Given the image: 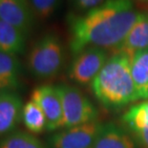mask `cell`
I'll return each instance as SVG.
<instances>
[{
    "instance_id": "6da1fadb",
    "label": "cell",
    "mask_w": 148,
    "mask_h": 148,
    "mask_svg": "<svg viewBox=\"0 0 148 148\" xmlns=\"http://www.w3.org/2000/svg\"><path fill=\"white\" fill-rule=\"evenodd\" d=\"M140 14L132 0H107L86 12L69 14L71 52L77 55L89 47L115 51L123 42Z\"/></svg>"
},
{
    "instance_id": "7a4b0ae2",
    "label": "cell",
    "mask_w": 148,
    "mask_h": 148,
    "mask_svg": "<svg viewBox=\"0 0 148 148\" xmlns=\"http://www.w3.org/2000/svg\"><path fill=\"white\" fill-rule=\"evenodd\" d=\"M130 62L128 56L116 52L91 82L94 95L105 107L119 108L138 99Z\"/></svg>"
},
{
    "instance_id": "3957f363",
    "label": "cell",
    "mask_w": 148,
    "mask_h": 148,
    "mask_svg": "<svg viewBox=\"0 0 148 148\" xmlns=\"http://www.w3.org/2000/svg\"><path fill=\"white\" fill-rule=\"evenodd\" d=\"M64 47L55 33H46L30 50L27 66L30 73L38 79L55 77L64 63Z\"/></svg>"
},
{
    "instance_id": "277c9868",
    "label": "cell",
    "mask_w": 148,
    "mask_h": 148,
    "mask_svg": "<svg viewBox=\"0 0 148 148\" xmlns=\"http://www.w3.org/2000/svg\"><path fill=\"white\" fill-rule=\"evenodd\" d=\"M63 109L64 128L96 121L97 112L93 103L77 88L67 84L56 85Z\"/></svg>"
},
{
    "instance_id": "5b68a950",
    "label": "cell",
    "mask_w": 148,
    "mask_h": 148,
    "mask_svg": "<svg viewBox=\"0 0 148 148\" xmlns=\"http://www.w3.org/2000/svg\"><path fill=\"white\" fill-rule=\"evenodd\" d=\"M108 60L106 50L89 47L75 55L68 70L69 77L78 84L91 83Z\"/></svg>"
},
{
    "instance_id": "8992f818",
    "label": "cell",
    "mask_w": 148,
    "mask_h": 148,
    "mask_svg": "<svg viewBox=\"0 0 148 148\" xmlns=\"http://www.w3.org/2000/svg\"><path fill=\"white\" fill-rule=\"evenodd\" d=\"M31 99L42 110L46 119V130L56 131L64 127L63 109L56 86L50 84L40 85L34 89Z\"/></svg>"
},
{
    "instance_id": "52a82bcc",
    "label": "cell",
    "mask_w": 148,
    "mask_h": 148,
    "mask_svg": "<svg viewBox=\"0 0 148 148\" xmlns=\"http://www.w3.org/2000/svg\"><path fill=\"white\" fill-rule=\"evenodd\" d=\"M96 121L65 128L50 138L51 148H91L102 127Z\"/></svg>"
},
{
    "instance_id": "ba28073f",
    "label": "cell",
    "mask_w": 148,
    "mask_h": 148,
    "mask_svg": "<svg viewBox=\"0 0 148 148\" xmlns=\"http://www.w3.org/2000/svg\"><path fill=\"white\" fill-rule=\"evenodd\" d=\"M34 16L28 0H0V18L26 36L34 28Z\"/></svg>"
},
{
    "instance_id": "9c48e42d",
    "label": "cell",
    "mask_w": 148,
    "mask_h": 148,
    "mask_svg": "<svg viewBox=\"0 0 148 148\" xmlns=\"http://www.w3.org/2000/svg\"><path fill=\"white\" fill-rule=\"evenodd\" d=\"M22 108V99L16 92L0 93V137L14 131L21 119Z\"/></svg>"
},
{
    "instance_id": "30bf717a",
    "label": "cell",
    "mask_w": 148,
    "mask_h": 148,
    "mask_svg": "<svg viewBox=\"0 0 148 148\" xmlns=\"http://www.w3.org/2000/svg\"><path fill=\"white\" fill-rule=\"evenodd\" d=\"M145 49H148V14L140 12L137 22L115 53H123L132 59L137 52Z\"/></svg>"
},
{
    "instance_id": "8fae6325",
    "label": "cell",
    "mask_w": 148,
    "mask_h": 148,
    "mask_svg": "<svg viewBox=\"0 0 148 148\" xmlns=\"http://www.w3.org/2000/svg\"><path fill=\"white\" fill-rule=\"evenodd\" d=\"M21 71L17 56L0 52V93L15 92L19 88Z\"/></svg>"
},
{
    "instance_id": "7c38bea8",
    "label": "cell",
    "mask_w": 148,
    "mask_h": 148,
    "mask_svg": "<svg viewBox=\"0 0 148 148\" xmlns=\"http://www.w3.org/2000/svg\"><path fill=\"white\" fill-rule=\"evenodd\" d=\"M91 148H135L127 133L113 123L103 124Z\"/></svg>"
},
{
    "instance_id": "4fadbf2b",
    "label": "cell",
    "mask_w": 148,
    "mask_h": 148,
    "mask_svg": "<svg viewBox=\"0 0 148 148\" xmlns=\"http://www.w3.org/2000/svg\"><path fill=\"white\" fill-rule=\"evenodd\" d=\"M130 70L138 99H148V49L135 53L130 62Z\"/></svg>"
},
{
    "instance_id": "5bb4252c",
    "label": "cell",
    "mask_w": 148,
    "mask_h": 148,
    "mask_svg": "<svg viewBox=\"0 0 148 148\" xmlns=\"http://www.w3.org/2000/svg\"><path fill=\"white\" fill-rule=\"evenodd\" d=\"M27 36L0 18V52L12 55H20L26 47Z\"/></svg>"
},
{
    "instance_id": "9a60e30c",
    "label": "cell",
    "mask_w": 148,
    "mask_h": 148,
    "mask_svg": "<svg viewBox=\"0 0 148 148\" xmlns=\"http://www.w3.org/2000/svg\"><path fill=\"white\" fill-rule=\"evenodd\" d=\"M21 119L31 133L39 134L46 130V119L42 110L34 100L30 99L23 105Z\"/></svg>"
},
{
    "instance_id": "2e32d148",
    "label": "cell",
    "mask_w": 148,
    "mask_h": 148,
    "mask_svg": "<svg viewBox=\"0 0 148 148\" xmlns=\"http://www.w3.org/2000/svg\"><path fill=\"white\" fill-rule=\"evenodd\" d=\"M0 148H47L33 134L14 131L0 140Z\"/></svg>"
},
{
    "instance_id": "e0dca14e",
    "label": "cell",
    "mask_w": 148,
    "mask_h": 148,
    "mask_svg": "<svg viewBox=\"0 0 148 148\" xmlns=\"http://www.w3.org/2000/svg\"><path fill=\"white\" fill-rule=\"evenodd\" d=\"M28 2L36 16L47 19L58 9L61 0H28Z\"/></svg>"
},
{
    "instance_id": "ac0fdd59",
    "label": "cell",
    "mask_w": 148,
    "mask_h": 148,
    "mask_svg": "<svg viewBox=\"0 0 148 148\" xmlns=\"http://www.w3.org/2000/svg\"><path fill=\"white\" fill-rule=\"evenodd\" d=\"M105 1L107 0H69L72 7L80 14L99 7Z\"/></svg>"
},
{
    "instance_id": "d6986e66",
    "label": "cell",
    "mask_w": 148,
    "mask_h": 148,
    "mask_svg": "<svg viewBox=\"0 0 148 148\" xmlns=\"http://www.w3.org/2000/svg\"><path fill=\"white\" fill-rule=\"evenodd\" d=\"M144 104H145V112H146V125L144 128H148V101L144 102Z\"/></svg>"
},
{
    "instance_id": "ffe728a7",
    "label": "cell",
    "mask_w": 148,
    "mask_h": 148,
    "mask_svg": "<svg viewBox=\"0 0 148 148\" xmlns=\"http://www.w3.org/2000/svg\"><path fill=\"white\" fill-rule=\"evenodd\" d=\"M138 1H141V2H146L148 0H138Z\"/></svg>"
}]
</instances>
